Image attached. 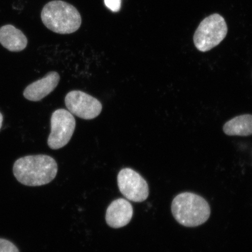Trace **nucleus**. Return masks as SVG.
I'll return each mask as SVG.
<instances>
[{"label":"nucleus","mask_w":252,"mask_h":252,"mask_svg":"<svg viewBox=\"0 0 252 252\" xmlns=\"http://www.w3.org/2000/svg\"><path fill=\"white\" fill-rule=\"evenodd\" d=\"M58 164L51 157L29 156L16 160L14 175L21 184L28 187H40L49 184L58 173Z\"/></svg>","instance_id":"nucleus-1"},{"label":"nucleus","mask_w":252,"mask_h":252,"mask_svg":"<svg viewBox=\"0 0 252 252\" xmlns=\"http://www.w3.org/2000/svg\"><path fill=\"white\" fill-rule=\"evenodd\" d=\"M41 20L47 29L61 34L74 33L82 24L78 9L62 0L47 3L41 12Z\"/></svg>","instance_id":"nucleus-2"},{"label":"nucleus","mask_w":252,"mask_h":252,"mask_svg":"<svg viewBox=\"0 0 252 252\" xmlns=\"http://www.w3.org/2000/svg\"><path fill=\"white\" fill-rule=\"evenodd\" d=\"M173 217L180 224L195 227L206 222L211 214L210 207L204 198L185 192L176 196L172 203Z\"/></svg>","instance_id":"nucleus-3"},{"label":"nucleus","mask_w":252,"mask_h":252,"mask_svg":"<svg viewBox=\"0 0 252 252\" xmlns=\"http://www.w3.org/2000/svg\"><path fill=\"white\" fill-rule=\"evenodd\" d=\"M228 27L221 15L214 14L204 18L194 34L195 46L200 52H206L218 46L225 39Z\"/></svg>","instance_id":"nucleus-4"},{"label":"nucleus","mask_w":252,"mask_h":252,"mask_svg":"<svg viewBox=\"0 0 252 252\" xmlns=\"http://www.w3.org/2000/svg\"><path fill=\"white\" fill-rule=\"evenodd\" d=\"M51 132L47 144L52 150L62 149L70 141L75 128V119L73 115L64 109L56 110L53 113L51 120Z\"/></svg>","instance_id":"nucleus-5"},{"label":"nucleus","mask_w":252,"mask_h":252,"mask_svg":"<svg viewBox=\"0 0 252 252\" xmlns=\"http://www.w3.org/2000/svg\"><path fill=\"white\" fill-rule=\"evenodd\" d=\"M118 184L122 194L129 200L143 202L149 197V185L139 173L133 169H122L118 176Z\"/></svg>","instance_id":"nucleus-6"},{"label":"nucleus","mask_w":252,"mask_h":252,"mask_svg":"<svg viewBox=\"0 0 252 252\" xmlns=\"http://www.w3.org/2000/svg\"><path fill=\"white\" fill-rule=\"evenodd\" d=\"M65 104L71 114L85 120L96 118L102 110L98 100L81 91L68 93L65 97Z\"/></svg>","instance_id":"nucleus-7"},{"label":"nucleus","mask_w":252,"mask_h":252,"mask_svg":"<svg viewBox=\"0 0 252 252\" xmlns=\"http://www.w3.org/2000/svg\"><path fill=\"white\" fill-rule=\"evenodd\" d=\"M60 80L61 77L58 72H50L45 77L34 82L25 88L24 96L31 101H39L55 90Z\"/></svg>","instance_id":"nucleus-8"},{"label":"nucleus","mask_w":252,"mask_h":252,"mask_svg":"<svg viewBox=\"0 0 252 252\" xmlns=\"http://www.w3.org/2000/svg\"><path fill=\"white\" fill-rule=\"evenodd\" d=\"M133 214L131 203L124 198H119L113 201L107 209L106 222L113 228L124 227L130 222Z\"/></svg>","instance_id":"nucleus-9"},{"label":"nucleus","mask_w":252,"mask_h":252,"mask_svg":"<svg viewBox=\"0 0 252 252\" xmlns=\"http://www.w3.org/2000/svg\"><path fill=\"white\" fill-rule=\"evenodd\" d=\"M0 43L10 52H21L26 48L28 39L23 32L12 25L0 28Z\"/></svg>","instance_id":"nucleus-10"},{"label":"nucleus","mask_w":252,"mask_h":252,"mask_svg":"<svg viewBox=\"0 0 252 252\" xmlns=\"http://www.w3.org/2000/svg\"><path fill=\"white\" fill-rule=\"evenodd\" d=\"M223 130L228 135L249 136L252 135V115L236 116L226 123L223 126Z\"/></svg>","instance_id":"nucleus-11"},{"label":"nucleus","mask_w":252,"mask_h":252,"mask_svg":"<svg viewBox=\"0 0 252 252\" xmlns=\"http://www.w3.org/2000/svg\"><path fill=\"white\" fill-rule=\"evenodd\" d=\"M0 252H20V251L11 242L0 238Z\"/></svg>","instance_id":"nucleus-12"},{"label":"nucleus","mask_w":252,"mask_h":252,"mask_svg":"<svg viewBox=\"0 0 252 252\" xmlns=\"http://www.w3.org/2000/svg\"><path fill=\"white\" fill-rule=\"evenodd\" d=\"M121 0H105L107 7L113 12H118L121 8Z\"/></svg>","instance_id":"nucleus-13"},{"label":"nucleus","mask_w":252,"mask_h":252,"mask_svg":"<svg viewBox=\"0 0 252 252\" xmlns=\"http://www.w3.org/2000/svg\"><path fill=\"white\" fill-rule=\"evenodd\" d=\"M3 121V116L1 113H0V129L1 128L2 124Z\"/></svg>","instance_id":"nucleus-14"}]
</instances>
